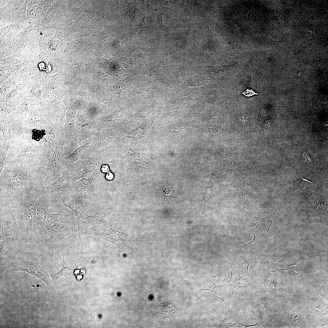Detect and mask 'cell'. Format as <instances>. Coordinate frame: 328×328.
I'll return each mask as SVG.
<instances>
[{
    "mask_svg": "<svg viewBox=\"0 0 328 328\" xmlns=\"http://www.w3.org/2000/svg\"><path fill=\"white\" fill-rule=\"evenodd\" d=\"M46 169L44 164H6L0 173V205L27 193L46 191Z\"/></svg>",
    "mask_w": 328,
    "mask_h": 328,
    "instance_id": "obj_1",
    "label": "cell"
},
{
    "mask_svg": "<svg viewBox=\"0 0 328 328\" xmlns=\"http://www.w3.org/2000/svg\"><path fill=\"white\" fill-rule=\"evenodd\" d=\"M45 193V190L27 193L6 204L12 207L19 228L38 234L36 204L38 198Z\"/></svg>",
    "mask_w": 328,
    "mask_h": 328,
    "instance_id": "obj_2",
    "label": "cell"
},
{
    "mask_svg": "<svg viewBox=\"0 0 328 328\" xmlns=\"http://www.w3.org/2000/svg\"><path fill=\"white\" fill-rule=\"evenodd\" d=\"M50 158L42 145L32 138L15 142L8 152L6 164H45Z\"/></svg>",
    "mask_w": 328,
    "mask_h": 328,
    "instance_id": "obj_3",
    "label": "cell"
},
{
    "mask_svg": "<svg viewBox=\"0 0 328 328\" xmlns=\"http://www.w3.org/2000/svg\"><path fill=\"white\" fill-rule=\"evenodd\" d=\"M35 128L27 121L15 119L0 122V135L11 144L32 138Z\"/></svg>",
    "mask_w": 328,
    "mask_h": 328,
    "instance_id": "obj_4",
    "label": "cell"
},
{
    "mask_svg": "<svg viewBox=\"0 0 328 328\" xmlns=\"http://www.w3.org/2000/svg\"><path fill=\"white\" fill-rule=\"evenodd\" d=\"M123 146L119 149L118 155L126 169L132 172H143L151 170V163L143 160L139 152L132 148L134 144L131 139L123 142Z\"/></svg>",
    "mask_w": 328,
    "mask_h": 328,
    "instance_id": "obj_5",
    "label": "cell"
},
{
    "mask_svg": "<svg viewBox=\"0 0 328 328\" xmlns=\"http://www.w3.org/2000/svg\"><path fill=\"white\" fill-rule=\"evenodd\" d=\"M277 209L271 214L265 218L251 217L249 220L250 229L254 236L252 241L243 247L253 242L258 244L262 251L272 240L269 236V231Z\"/></svg>",
    "mask_w": 328,
    "mask_h": 328,
    "instance_id": "obj_6",
    "label": "cell"
},
{
    "mask_svg": "<svg viewBox=\"0 0 328 328\" xmlns=\"http://www.w3.org/2000/svg\"><path fill=\"white\" fill-rule=\"evenodd\" d=\"M101 178L99 172L96 171L87 178H81L72 184L73 190L89 202L96 199L101 190Z\"/></svg>",
    "mask_w": 328,
    "mask_h": 328,
    "instance_id": "obj_7",
    "label": "cell"
},
{
    "mask_svg": "<svg viewBox=\"0 0 328 328\" xmlns=\"http://www.w3.org/2000/svg\"><path fill=\"white\" fill-rule=\"evenodd\" d=\"M76 191L69 195L60 199L62 203L66 207L72 210L75 213L78 226L79 241L78 246L81 244V235L83 230L81 226V220L83 214L88 208L89 201L85 199L82 195L76 193Z\"/></svg>",
    "mask_w": 328,
    "mask_h": 328,
    "instance_id": "obj_8",
    "label": "cell"
},
{
    "mask_svg": "<svg viewBox=\"0 0 328 328\" xmlns=\"http://www.w3.org/2000/svg\"><path fill=\"white\" fill-rule=\"evenodd\" d=\"M0 211L2 214L0 218V237L11 236L19 241L22 234L12 208L9 205H0Z\"/></svg>",
    "mask_w": 328,
    "mask_h": 328,
    "instance_id": "obj_9",
    "label": "cell"
},
{
    "mask_svg": "<svg viewBox=\"0 0 328 328\" xmlns=\"http://www.w3.org/2000/svg\"><path fill=\"white\" fill-rule=\"evenodd\" d=\"M65 163L61 152L56 149L46 164L45 183L46 185L54 182L63 175Z\"/></svg>",
    "mask_w": 328,
    "mask_h": 328,
    "instance_id": "obj_10",
    "label": "cell"
},
{
    "mask_svg": "<svg viewBox=\"0 0 328 328\" xmlns=\"http://www.w3.org/2000/svg\"><path fill=\"white\" fill-rule=\"evenodd\" d=\"M70 175L68 170H64L63 175L54 182L46 186V193L60 199L73 192Z\"/></svg>",
    "mask_w": 328,
    "mask_h": 328,
    "instance_id": "obj_11",
    "label": "cell"
},
{
    "mask_svg": "<svg viewBox=\"0 0 328 328\" xmlns=\"http://www.w3.org/2000/svg\"><path fill=\"white\" fill-rule=\"evenodd\" d=\"M252 258L246 260L239 266L237 267L229 264L232 268L231 272L233 274V278L229 282L228 285L231 290L233 289L234 291L236 285L238 284H242L247 286H250L254 288L255 284L249 274L248 268L249 265L252 261Z\"/></svg>",
    "mask_w": 328,
    "mask_h": 328,
    "instance_id": "obj_12",
    "label": "cell"
},
{
    "mask_svg": "<svg viewBox=\"0 0 328 328\" xmlns=\"http://www.w3.org/2000/svg\"><path fill=\"white\" fill-rule=\"evenodd\" d=\"M12 268L15 271L26 272L35 276L49 286L51 285L52 282L49 275L43 267L39 265V262H29L24 260L18 257L13 264Z\"/></svg>",
    "mask_w": 328,
    "mask_h": 328,
    "instance_id": "obj_13",
    "label": "cell"
},
{
    "mask_svg": "<svg viewBox=\"0 0 328 328\" xmlns=\"http://www.w3.org/2000/svg\"><path fill=\"white\" fill-rule=\"evenodd\" d=\"M292 181L293 192L299 196H306L310 194L316 186V184L303 178L295 171L289 174Z\"/></svg>",
    "mask_w": 328,
    "mask_h": 328,
    "instance_id": "obj_14",
    "label": "cell"
},
{
    "mask_svg": "<svg viewBox=\"0 0 328 328\" xmlns=\"http://www.w3.org/2000/svg\"><path fill=\"white\" fill-rule=\"evenodd\" d=\"M155 128L151 120L142 122L135 128L125 134L123 136L125 139L126 138L132 139L134 145L142 138L149 135H154Z\"/></svg>",
    "mask_w": 328,
    "mask_h": 328,
    "instance_id": "obj_15",
    "label": "cell"
},
{
    "mask_svg": "<svg viewBox=\"0 0 328 328\" xmlns=\"http://www.w3.org/2000/svg\"><path fill=\"white\" fill-rule=\"evenodd\" d=\"M268 262L263 263L261 261L258 271V275L261 284L263 285L264 287L268 290L275 291L273 285L275 277L276 276H280L277 273L278 270L277 263L276 269L274 271L270 270L268 266Z\"/></svg>",
    "mask_w": 328,
    "mask_h": 328,
    "instance_id": "obj_16",
    "label": "cell"
},
{
    "mask_svg": "<svg viewBox=\"0 0 328 328\" xmlns=\"http://www.w3.org/2000/svg\"><path fill=\"white\" fill-rule=\"evenodd\" d=\"M73 169L68 172L70 173L72 184L82 178H87L93 174L92 172L96 165V162L89 161L77 164Z\"/></svg>",
    "mask_w": 328,
    "mask_h": 328,
    "instance_id": "obj_17",
    "label": "cell"
},
{
    "mask_svg": "<svg viewBox=\"0 0 328 328\" xmlns=\"http://www.w3.org/2000/svg\"><path fill=\"white\" fill-rule=\"evenodd\" d=\"M0 256L16 259L18 250L15 244L14 237L11 236L0 237Z\"/></svg>",
    "mask_w": 328,
    "mask_h": 328,
    "instance_id": "obj_18",
    "label": "cell"
},
{
    "mask_svg": "<svg viewBox=\"0 0 328 328\" xmlns=\"http://www.w3.org/2000/svg\"><path fill=\"white\" fill-rule=\"evenodd\" d=\"M91 234L96 236L99 238L110 242L120 248L121 246L119 240L111 231L104 228L95 229L94 227H91L83 233V234Z\"/></svg>",
    "mask_w": 328,
    "mask_h": 328,
    "instance_id": "obj_19",
    "label": "cell"
},
{
    "mask_svg": "<svg viewBox=\"0 0 328 328\" xmlns=\"http://www.w3.org/2000/svg\"><path fill=\"white\" fill-rule=\"evenodd\" d=\"M45 133L43 138L39 142L44 149L51 158L53 152L54 142L56 138V134L53 127L45 129Z\"/></svg>",
    "mask_w": 328,
    "mask_h": 328,
    "instance_id": "obj_20",
    "label": "cell"
},
{
    "mask_svg": "<svg viewBox=\"0 0 328 328\" xmlns=\"http://www.w3.org/2000/svg\"><path fill=\"white\" fill-rule=\"evenodd\" d=\"M46 231L56 234L58 241H62L64 237L74 234L72 227L63 224H56L46 229Z\"/></svg>",
    "mask_w": 328,
    "mask_h": 328,
    "instance_id": "obj_21",
    "label": "cell"
},
{
    "mask_svg": "<svg viewBox=\"0 0 328 328\" xmlns=\"http://www.w3.org/2000/svg\"><path fill=\"white\" fill-rule=\"evenodd\" d=\"M36 209L38 234H41L43 232H46L44 226L48 213L42 203L37 202Z\"/></svg>",
    "mask_w": 328,
    "mask_h": 328,
    "instance_id": "obj_22",
    "label": "cell"
},
{
    "mask_svg": "<svg viewBox=\"0 0 328 328\" xmlns=\"http://www.w3.org/2000/svg\"><path fill=\"white\" fill-rule=\"evenodd\" d=\"M12 144L9 142L5 141L2 145L0 146V173L6 164V158L9 149Z\"/></svg>",
    "mask_w": 328,
    "mask_h": 328,
    "instance_id": "obj_23",
    "label": "cell"
},
{
    "mask_svg": "<svg viewBox=\"0 0 328 328\" xmlns=\"http://www.w3.org/2000/svg\"><path fill=\"white\" fill-rule=\"evenodd\" d=\"M104 216L101 213H96L94 215H90L86 214L85 218L86 222H83L90 224L92 227L96 224H102L104 222Z\"/></svg>",
    "mask_w": 328,
    "mask_h": 328,
    "instance_id": "obj_24",
    "label": "cell"
},
{
    "mask_svg": "<svg viewBox=\"0 0 328 328\" xmlns=\"http://www.w3.org/2000/svg\"><path fill=\"white\" fill-rule=\"evenodd\" d=\"M56 223L63 224L61 214L48 213L44 226L46 231V229Z\"/></svg>",
    "mask_w": 328,
    "mask_h": 328,
    "instance_id": "obj_25",
    "label": "cell"
},
{
    "mask_svg": "<svg viewBox=\"0 0 328 328\" xmlns=\"http://www.w3.org/2000/svg\"><path fill=\"white\" fill-rule=\"evenodd\" d=\"M73 270L69 268L68 266L65 267L64 263L62 269L56 274L50 273V276L53 279H55L58 278L61 276H65L72 274Z\"/></svg>",
    "mask_w": 328,
    "mask_h": 328,
    "instance_id": "obj_26",
    "label": "cell"
},
{
    "mask_svg": "<svg viewBox=\"0 0 328 328\" xmlns=\"http://www.w3.org/2000/svg\"><path fill=\"white\" fill-rule=\"evenodd\" d=\"M234 192L233 193L232 196L237 200L243 203L248 202V200L246 197L242 193L238 192Z\"/></svg>",
    "mask_w": 328,
    "mask_h": 328,
    "instance_id": "obj_27",
    "label": "cell"
},
{
    "mask_svg": "<svg viewBox=\"0 0 328 328\" xmlns=\"http://www.w3.org/2000/svg\"><path fill=\"white\" fill-rule=\"evenodd\" d=\"M227 322H228L227 323L228 324L227 325H228L229 326H235L236 327H239V326H240L241 327H247V326L248 327V326L243 325V324H240L238 323L234 322V320L232 321V320L229 319H228V320Z\"/></svg>",
    "mask_w": 328,
    "mask_h": 328,
    "instance_id": "obj_28",
    "label": "cell"
},
{
    "mask_svg": "<svg viewBox=\"0 0 328 328\" xmlns=\"http://www.w3.org/2000/svg\"><path fill=\"white\" fill-rule=\"evenodd\" d=\"M242 94L246 96L249 97L254 94H258V93H255L250 89H248L246 90Z\"/></svg>",
    "mask_w": 328,
    "mask_h": 328,
    "instance_id": "obj_29",
    "label": "cell"
},
{
    "mask_svg": "<svg viewBox=\"0 0 328 328\" xmlns=\"http://www.w3.org/2000/svg\"><path fill=\"white\" fill-rule=\"evenodd\" d=\"M83 151V148L82 147L79 148L75 149L73 152V155L74 156H77L82 154Z\"/></svg>",
    "mask_w": 328,
    "mask_h": 328,
    "instance_id": "obj_30",
    "label": "cell"
},
{
    "mask_svg": "<svg viewBox=\"0 0 328 328\" xmlns=\"http://www.w3.org/2000/svg\"><path fill=\"white\" fill-rule=\"evenodd\" d=\"M101 171L102 173H104L109 172H110L109 166L107 165H102L101 168Z\"/></svg>",
    "mask_w": 328,
    "mask_h": 328,
    "instance_id": "obj_31",
    "label": "cell"
},
{
    "mask_svg": "<svg viewBox=\"0 0 328 328\" xmlns=\"http://www.w3.org/2000/svg\"><path fill=\"white\" fill-rule=\"evenodd\" d=\"M83 138L81 135H78L75 137L73 139V140L75 143L80 142L82 141Z\"/></svg>",
    "mask_w": 328,
    "mask_h": 328,
    "instance_id": "obj_32",
    "label": "cell"
},
{
    "mask_svg": "<svg viewBox=\"0 0 328 328\" xmlns=\"http://www.w3.org/2000/svg\"><path fill=\"white\" fill-rule=\"evenodd\" d=\"M105 178L107 179L108 180H112L114 178V175L113 173L109 172L107 173L106 176Z\"/></svg>",
    "mask_w": 328,
    "mask_h": 328,
    "instance_id": "obj_33",
    "label": "cell"
}]
</instances>
